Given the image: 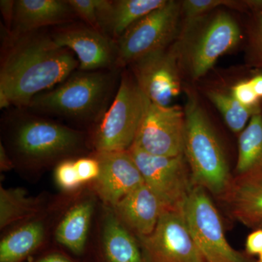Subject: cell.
Here are the masks:
<instances>
[{
    "instance_id": "603a6c76",
    "label": "cell",
    "mask_w": 262,
    "mask_h": 262,
    "mask_svg": "<svg viewBox=\"0 0 262 262\" xmlns=\"http://www.w3.org/2000/svg\"><path fill=\"white\" fill-rule=\"evenodd\" d=\"M262 170V116L251 117L239 137L236 176Z\"/></svg>"
},
{
    "instance_id": "d6986e66",
    "label": "cell",
    "mask_w": 262,
    "mask_h": 262,
    "mask_svg": "<svg viewBox=\"0 0 262 262\" xmlns=\"http://www.w3.org/2000/svg\"><path fill=\"white\" fill-rule=\"evenodd\" d=\"M168 0H94L100 30L117 42L136 22Z\"/></svg>"
},
{
    "instance_id": "d590c367",
    "label": "cell",
    "mask_w": 262,
    "mask_h": 262,
    "mask_svg": "<svg viewBox=\"0 0 262 262\" xmlns=\"http://www.w3.org/2000/svg\"><path fill=\"white\" fill-rule=\"evenodd\" d=\"M259 21H258V41H259L260 48L262 51V8L259 14Z\"/></svg>"
},
{
    "instance_id": "7c38bea8",
    "label": "cell",
    "mask_w": 262,
    "mask_h": 262,
    "mask_svg": "<svg viewBox=\"0 0 262 262\" xmlns=\"http://www.w3.org/2000/svg\"><path fill=\"white\" fill-rule=\"evenodd\" d=\"M179 61L174 45L150 53L131 64L136 83L151 103L168 106L180 94Z\"/></svg>"
},
{
    "instance_id": "ffe728a7",
    "label": "cell",
    "mask_w": 262,
    "mask_h": 262,
    "mask_svg": "<svg viewBox=\"0 0 262 262\" xmlns=\"http://www.w3.org/2000/svg\"><path fill=\"white\" fill-rule=\"evenodd\" d=\"M51 206L40 215L19 224L0 242V262H21L46 241L49 215L56 208Z\"/></svg>"
},
{
    "instance_id": "d4e9b609",
    "label": "cell",
    "mask_w": 262,
    "mask_h": 262,
    "mask_svg": "<svg viewBox=\"0 0 262 262\" xmlns=\"http://www.w3.org/2000/svg\"><path fill=\"white\" fill-rule=\"evenodd\" d=\"M241 5L239 2L229 0H186L182 2V15L185 16L188 24H190L219 7L238 8Z\"/></svg>"
},
{
    "instance_id": "484cf974",
    "label": "cell",
    "mask_w": 262,
    "mask_h": 262,
    "mask_svg": "<svg viewBox=\"0 0 262 262\" xmlns=\"http://www.w3.org/2000/svg\"><path fill=\"white\" fill-rule=\"evenodd\" d=\"M54 176L57 185L65 192H75L83 185L76 170L75 159L63 160L56 165Z\"/></svg>"
},
{
    "instance_id": "f546056e",
    "label": "cell",
    "mask_w": 262,
    "mask_h": 262,
    "mask_svg": "<svg viewBox=\"0 0 262 262\" xmlns=\"http://www.w3.org/2000/svg\"><path fill=\"white\" fill-rule=\"evenodd\" d=\"M246 252L249 255H258L262 253V229H254L248 236L246 241Z\"/></svg>"
},
{
    "instance_id": "ac0fdd59",
    "label": "cell",
    "mask_w": 262,
    "mask_h": 262,
    "mask_svg": "<svg viewBox=\"0 0 262 262\" xmlns=\"http://www.w3.org/2000/svg\"><path fill=\"white\" fill-rule=\"evenodd\" d=\"M75 16L69 1L18 0L15 1L11 37H20L48 26L69 23Z\"/></svg>"
},
{
    "instance_id": "83f0119b",
    "label": "cell",
    "mask_w": 262,
    "mask_h": 262,
    "mask_svg": "<svg viewBox=\"0 0 262 262\" xmlns=\"http://www.w3.org/2000/svg\"><path fill=\"white\" fill-rule=\"evenodd\" d=\"M76 15L89 27L100 31L94 0H68Z\"/></svg>"
},
{
    "instance_id": "1f68e13d",
    "label": "cell",
    "mask_w": 262,
    "mask_h": 262,
    "mask_svg": "<svg viewBox=\"0 0 262 262\" xmlns=\"http://www.w3.org/2000/svg\"><path fill=\"white\" fill-rule=\"evenodd\" d=\"M15 164L11 157L8 154L6 148L3 142L0 143V170L1 172H6L15 168Z\"/></svg>"
},
{
    "instance_id": "f1b7e54d",
    "label": "cell",
    "mask_w": 262,
    "mask_h": 262,
    "mask_svg": "<svg viewBox=\"0 0 262 262\" xmlns=\"http://www.w3.org/2000/svg\"><path fill=\"white\" fill-rule=\"evenodd\" d=\"M232 96L248 108H258L259 98L255 93L249 81H241L232 88Z\"/></svg>"
},
{
    "instance_id": "9a60e30c",
    "label": "cell",
    "mask_w": 262,
    "mask_h": 262,
    "mask_svg": "<svg viewBox=\"0 0 262 262\" xmlns=\"http://www.w3.org/2000/svg\"><path fill=\"white\" fill-rule=\"evenodd\" d=\"M229 214L249 228L262 226V170L236 176L220 196Z\"/></svg>"
},
{
    "instance_id": "ba28073f",
    "label": "cell",
    "mask_w": 262,
    "mask_h": 262,
    "mask_svg": "<svg viewBox=\"0 0 262 262\" xmlns=\"http://www.w3.org/2000/svg\"><path fill=\"white\" fill-rule=\"evenodd\" d=\"M128 151L144 184L160 198L167 211H183L194 186L184 153L174 157L158 156L135 145Z\"/></svg>"
},
{
    "instance_id": "d6a6232c",
    "label": "cell",
    "mask_w": 262,
    "mask_h": 262,
    "mask_svg": "<svg viewBox=\"0 0 262 262\" xmlns=\"http://www.w3.org/2000/svg\"><path fill=\"white\" fill-rule=\"evenodd\" d=\"M35 262H74L61 253H50L39 258Z\"/></svg>"
},
{
    "instance_id": "2e32d148",
    "label": "cell",
    "mask_w": 262,
    "mask_h": 262,
    "mask_svg": "<svg viewBox=\"0 0 262 262\" xmlns=\"http://www.w3.org/2000/svg\"><path fill=\"white\" fill-rule=\"evenodd\" d=\"M113 209L136 237L151 234L163 212L167 211L160 198L145 184L122 198Z\"/></svg>"
},
{
    "instance_id": "8d00e7d4",
    "label": "cell",
    "mask_w": 262,
    "mask_h": 262,
    "mask_svg": "<svg viewBox=\"0 0 262 262\" xmlns=\"http://www.w3.org/2000/svg\"><path fill=\"white\" fill-rule=\"evenodd\" d=\"M258 262H262V253L259 255V259Z\"/></svg>"
},
{
    "instance_id": "9c48e42d",
    "label": "cell",
    "mask_w": 262,
    "mask_h": 262,
    "mask_svg": "<svg viewBox=\"0 0 262 262\" xmlns=\"http://www.w3.org/2000/svg\"><path fill=\"white\" fill-rule=\"evenodd\" d=\"M137 238L146 262H206L183 211H164L154 231Z\"/></svg>"
},
{
    "instance_id": "7402d4cb",
    "label": "cell",
    "mask_w": 262,
    "mask_h": 262,
    "mask_svg": "<svg viewBox=\"0 0 262 262\" xmlns=\"http://www.w3.org/2000/svg\"><path fill=\"white\" fill-rule=\"evenodd\" d=\"M42 196L29 195L23 188L0 186V228L22 223L40 215L51 207Z\"/></svg>"
},
{
    "instance_id": "74e56055",
    "label": "cell",
    "mask_w": 262,
    "mask_h": 262,
    "mask_svg": "<svg viewBox=\"0 0 262 262\" xmlns=\"http://www.w3.org/2000/svg\"><path fill=\"white\" fill-rule=\"evenodd\" d=\"M260 228H261V229H262V226H261V227H260ZM258 229H259V228H258Z\"/></svg>"
},
{
    "instance_id": "e0dca14e",
    "label": "cell",
    "mask_w": 262,
    "mask_h": 262,
    "mask_svg": "<svg viewBox=\"0 0 262 262\" xmlns=\"http://www.w3.org/2000/svg\"><path fill=\"white\" fill-rule=\"evenodd\" d=\"M98 238L106 262H146L135 234L117 218L113 208L105 205L98 225Z\"/></svg>"
},
{
    "instance_id": "30bf717a",
    "label": "cell",
    "mask_w": 262,
    "mask_h": 262,
    "mask_svg": "<svg viewBox=\"0 0 262 262\" xmlns=\"http://www.w3.org/2000/svg\"><path fill=\"white\" fill-rule=\"evenodd\" d=\"M184 112L177 105L161 106L147 99L133 145L158 156L183 154Z\"/></svg>"
},
{
    "instance_id": "5b68a950",
    "label": "cell",
    "mask_w": 262,
    "mask_h": 262,
    "mask_svg": "<svg viewBox=\"0 0 262 262\" xmlns=\"http://www.w3.org/2000/svg\"><path fill=\"white\" fill-rule=\"evenodd\" d=\"M148 98L127 74L92 137L95 151H126L135 141Z\"/></svg>"
},
{
    "instance_id": "e575fe53",
    "label": "cell",
    "mask_w": 262,
    "mask_h": 262,
    "mask_svg": "<svg viewBox=\"0 0 262 262\" xmlns=\"http://www.w3.org/2000/svg\"><path fill=\"white\" fill-rule=\"evenodd\" d=\"M11 105V103L4 93L0 91V108H5Z\"/></svg>"
},
{
    "instance_id": "5bb4252c",
    "label": "cell",
    "mask_w": 262,
    "mask_h": 262,
    "mask_svg": "<svg viewBox=\"0 0 262 262\" xmlns=\"http://www.w3.org/2000/svg\"><path fill=\"white\" fill-rule=\"evenodd\" d=\"M100 165L98 179L92 190L103 205L113 208L127 194L144 184L142 176L128 150L95 151Z\"/></svg>"
},
{
    "instance_id": "6da1fadb",
    "label": "cell",
    "mask_w": 262,
    "mask_h": 262,
    "mask_svg": "<svg viewBox=\"0 0 262 262\" xmlns=\"http://www.w3.org/2000/svg\"><path fill=\"white\" fill-rule=\"evenodd\" d=\"M0 68V91L11 104L28 107L33 98L63 82L79 61L51 36L34 32L6 39Z\"/></svg>"
},
{
    "instance_id": "8992f818",
    "label": "cell",
    "mask_w": 262,
    "mask_h": 262,
    "mask_svg": "<svg viewBox=\"0 0 262 262\" xmlns=\"http://www.w3.org/2000/svg\"><path fill=\"white\" fill-rule=\"evenodd\" d=\"M183 214L205 261L256 262L229 245L220 213L204 188L193 186Z\"/></svg>"
},
{
    "instance_id": "4dcf8cb0",
    "label": "cell",
    "mask_w": 262,
    "mask_h": 262,
    "mask_svg": "<svg viewBox=\"0 0 262 262\" xmlns=\"http://www.w3.org/2000/svg\"><path fill=\"white\" fill-rule=\"evenodd\" d=\"M15 1L13 0H1L0 1V10L4 20L7 30L11 34L13 26V17H14Z\"/></svg>"
},
{
    "instance_id": "52a82bcc",
    "label": "cell",
    "mask_w": 262,
    "mask_h": 262,
    "mask_svg": "<svg viewBox=\"0 0 262 262\" xmlns=\"http://www.w3.org/2000/svg\"><path fill=\"white\" fill-rule=\"evenodd\" d=\"M181 15V2L170 0L136 22L117 40L116 67L168 48L178 32Z\"/></svg>"
},
{
    "instance_id": "836d02e7",
    "label": "cell",
    "mask_w": 262,
    "mask_h": 262,
    "mask_svg": "<svg viewBox=\"0 0 262 262\" xmlns=\"http://www.w3.org/2000/svg\"><path fill=\"white\" fill-rule=\"evenodd\" d=\"M253 89L258 98H262V75L255 76L251 80Z\"/></svg>"
},
{
    "instance_id": "7a4b0ae2",
    "label": "cell",
    "mask_w": 262,
    "mask_h": 262,
    "mask_svg": "<svg viewBox=\"0 0 262 262\" xmlns=\"http://www.w3.org/2000/svg\"><path fill=\"white\" fill-rule=\"evenodd\" d=\"M8 152L22 168L31 170L58 165L86 151L85 134L32 115L13 118L7 134Z\"/></svg>"
},
{
    "instance_id": "4fadbf2b",
    "label": "cell",
    "mask_w": 262,
    "mask_h": 262,
    "mask_svg": "<svg viewBox=\"0 0 262 262\" xmlns=\"http://www.w3.org/2000/svg\"><path fill=\"white\" fill-rule=\"evenodd\" d=\"M51 36L58 46L75 53L80 71L112 70L116 67L117 42L100 31L77 24L57 29Z\"/></svg>"
},
{
    "instance_id": "cb8c5ba5",
    "label": "cell",
    "mask_w": 262,
    "mask_h": 262,
    "mask_svg": "<svg viewBox=\"0 0 262 262\" xmlns=\"http://www.w3.org/2000/svg\"><path fill=\"white\" fill-rule=\"evenodd\" d=\"M207 97L218 108L227 126L234 133L242 132L253 115L260 113L258 108H248L241 104L232 95L211 91L207 93Z\"/></svg>"
},
{
    "instance_id": "44dd1931",
    "label": "cell",
    "mask_w": 262,
    "mask_h": 262,
    "mask_svg": "<svg viewBox=\"0 0 262 262\" xmlns=\"http://www.w3.org/2000/svg\"><path fill=\"white\" fill-rule=\"evenodd\" d=\"M95 208L93 195L75 200L57 224L54 232L57 242L76 255L82 254L87 245Z\"/></svg>"
},
{
    "instance_id": "277c9868",
    "label": "cell",
    "mask_w": 262,
    "mask_h": 262,
    "mask_svg": "<svg viewBox=\"0 0 262 262\" xmlns=\"http://www.w3.org/2000/svg\"><path fill=\"white\" fill-rule=\"evenodd\" d=\"M183 153L194 185L220 196L231 178L223 149L195 96L188 95L184 108Z\"/></svg>"
},
{
    "instance_id": "4316f807",
    "label": "cell",
    "mask_w": 262,
    "mask_h": 262,
    "mask_svg": "<svg viewBox=\"0 0 262 262\" xmlns=\"http://www.w3.org/2000/svg\"><path fill=\"white\" fill-rule=\"evenodd\" d=\"M75 165L79 178L83 185L92 184L99 176V163L94 156L91 158L80 157L75 160Z\"/></svg>"
},
{
    "instance_id": "8fae6325",
    "label": "cell",
    "mask_w": 262,
    "mask_h": 262,
    "mask_svg": "<svg viewBox=\"0 0 262 262\" xmlns=\"http://www.w3.org/2000/svg\"><path fill=\"white\" fill-rule=\"evenodd\" d=\"M241 39L238 25L224 12L213 16L185 48L184 61L189 75L198 80L218 58L232 49Z\"/></svg>"
},
{
    "instance_id": "3957f363",
    "label": "cell",
    "mask_w": 262,
    "mask_h": 262,
    "mask_svg": "<svg viewBox=\"0 0 262 262\" xmlns=\"http://www.w3.org/2000/svg\"><path fill=\"white\" fill-rule=\"evenodd\" d=\"M116 82L115 70L82 71L38 94L27 108L77 121L98 122L107 111Z\"/></svg>"
}]
</instances>
